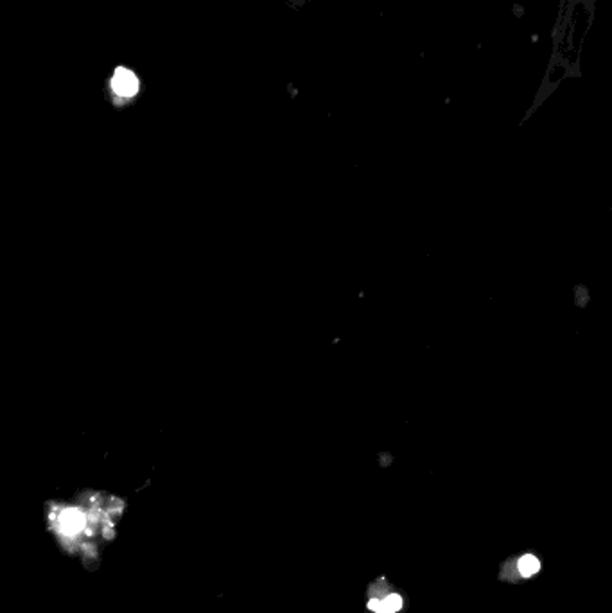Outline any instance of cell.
Masks as SVG:
<instances>
[{"instance_id": "1", "label": "cell", "mask_w": 612, "mask_h": 613, "mask_svg": "<svg viewBox=\"0 0 612 613\" xmlns=\"http://www.w3.org/2000/svg\"><path fill=\"white\" fill-rule=\"evenodd\" d=\"M112 86L117 95L121 97H133L139 92V79L135 78L131 70L128 69H117L115 76L112 79Z\"/></svg>"}, {"instance_id": "2", "label": "cell", "mask_w": 612, "mask_h": 613, "mask_svg": "<svg viewBox=\"0 0 612 613\" xmlns=\"http://www.w3.org/2000/svg\"><path fill=\"white\" fill-rule=\"evenodd\" d=\"M83 525H85V516L78 509H65L59 515V529L63 532L72 535V532H78Z\"/></svg>"}, {"instance_id": "3", "label": "cell", "mask_w": 612, "mask_h": 613, "mask_svg": "<svg viewBox=\"0 0 612 613\" xmlns=\"http://www.w3.org/2000/svg\"><path fill=\"white\" fill-rule=\"evenodd\" d=\"M402 608V599L399 595H388L382 601H374L370 602V609H374L375 613H395Z\"/></svg>"}, {"instance_id": "4", "label": "cell", "mask_w": 612, "mask_h": 613, "mask_svg": "<svg viewBox=\"0 0 612 613\" xmlns=\"http://www.w3.org/2000/svg\"><path fill=\"white\" fill-rule=\"evenodd\" d=\"M517 567H519V572H521V576H524V578H530V576H534L535 572H539V569H541V563H539V559L535 558V556L526 554L519 559Z\"/></svg>"}]
</instances>
